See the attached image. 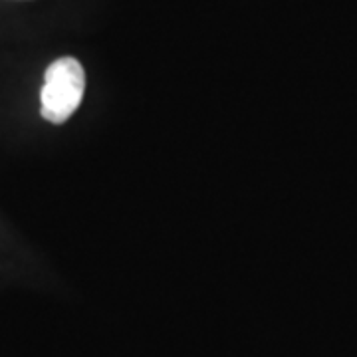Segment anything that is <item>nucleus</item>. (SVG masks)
<instances>
[{
  "instance_id": "f257e3e1",
  "label": "nucleus",
  "mask_w": 357,
  "mask_h": 357,
  "mask_svg": "<svg viewBox=\"0 0 357 357\" xmlns=\"http://www.w3.org/2000/svg\"><path fill=\"white\" fill-rule=\"evenodd\" d=\"M86 89V72L76 58H60L52 62L40 91V114L50 123H64L76 112Z\"/></svg>"
}]
</instances>
